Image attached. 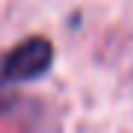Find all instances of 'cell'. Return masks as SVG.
<instances>
[{
	"instance_id": "cell-1",
	"label": "cell",
	"mask_w": 133,
	"mask_h": 133,
	"mask_svg": "<svg viewBox=\"0 0 133 133\" xmlns=\"http://www.w3.org/2000/svg\"><path fill=\"white\" fill-rule=\"evenodd\" d=\"M53 65V44L44 36H27L0 59V86L30 83L50 71Z\"/></svg>"
},
{
	"instance_id": "cell-2",
	"label": "cell",
	"mask_w": 133,
	"mask_h": 133,
	"mask_svg": "<svg viewBox=\"0 0 133 133\" xmlns=\"http://www.w3.org/2000/svg\"><path fill=\"white\" fill-rule=\"evenodd\" d=\"M15 104H18V98H15L12 92H3V89H0V115H3V112H9Z\"/></svg>"
}]
</instances>
